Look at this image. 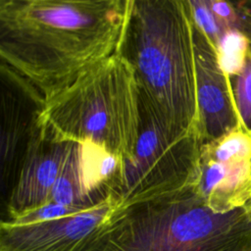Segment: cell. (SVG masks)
Wrapping results in <instances>:
<instances>
[{"instance_id":"1","label":"cell","mask_w":251,"mask_h":251,"mask_svg":"<svg viewBox=\"0 0 251 251\" xmlns=\"http://www.w3.org/2000/svg\"><path fill=\"white\" fill-rule=\"evenodd\" d=\"M134 0H0V57L36 110L122 53Z\"/></svg>"},{"instance_id":"16","label":"cell","mask_w":251,"mask_h":251,"mask_svg":"<svg viewBox=\"0 0 251 251\" xmlns=\"http://www.w3.org/2000/svg\"><path fill=\"white\" fill-rule=\"evenodd\" d=\"M246 208H247V210L250 212V214H251V199H250V201L247 203V205L245 206Z\"/></svg>"},{"instance_id":"2","label":"cell","mask_w":251,"mask_h":251,"mask_svg":"<svg viewBox=\"0 0 251 251\" xmlns=\"http://www.w3.org/2000/svg\"><path fill=\"white\" fill-rule=\"evenodd\" d=\"M123 53L134 68L141 103L170 128L201 140L187 0H134Z\"/></svg>"},{"instance_id":"8","label":"cell","mask_w":251,"mask_h":251,"mask_svg":"<svg viewBox=\"0 0 251 251\" xmlns=\"http://www.w3.org/2000/svg\"><path fill=\"white\" fill-rule=\"evenodd\" d=\"M196 95L202 144L240 127L231 79L220 68L214 43L194 25Z\"/></svg>"},{"instance_id":"11","label":"cell","mask_w":251,"mask_h":251,"mask_svg":"<svg viewBox=\"0 0 251 251\" xmlns=\"http://www.w3.org/2000/svg\"><path fill=\"white\" fill-rule=\"evenodd\" d=\"M216 49L220 68L231 78L243 71L250 53V41L243 31L232 27L223 33Z\"/></svg>"},{"instance_id":"14","label":"cell","mask_w":251,"mask_h":251,"mask_svg":"<svg viewBox=\"0 0 251 251\" xmlns=\"http://www.w3.org/2000/svg\"><path fill=\"white\" fill-rule=\"evenodd\" d=\"M194 25L217 46L226 30L213 13L209 0H187Z\"/></svg>"},{"instance_id":"13","label":"cell","mask_w":251,"mask_h":251,"mask_svg":"<svg viewBox=\"0 0 251 251\" xmlns=\"http://www.w3.org/2000/svg\"><path fill=\"white\" fill-rule=\"evenodd\" d=\"M93 207V206H92ZM91 207L80 206H66L54 202H48L34 210L25 212L17 217L8 219L7 221L13 225H32L43 222H48L70 215H74Z\"/></svg>"},{"instance_id":"12","label":"cell","mask_w":251,"mask_h":251,"mask_svg":"<svg viewBox=\"0 0 251 251\" xmlns=\"http://www.w3.org/2000/svg\"><path fill=\"white\" fill-rule=\"evenodd\" d=\"M232 90L240 126L251 135V48L243 71L236 75Z\"/></svg>"},{"instance_id":"4","label":"cell","mask_w":251,"mask_h":251,"mask_svg":"<svg viewBox=\"0 0 251 251\" xmlns=\"http://www.w3.org/2000/svg\"><path fill=\"white\" fill-rule=\"evenodd\" d=\"M33 126L56 141L99 145L124 168L133 160L141 126L132 64L123 52L101 62L35 110Z\"/></svg>"},{"instance_id":"5","label":"cell","mask_w":251,"mask_h":251,"mask_svg":"<svg viewBox=\"0 0 251 251\" xmlns=\"http://www.w3.org/2000/svg\"><path fill=\"white\" fill-rule=\"evenodd\" d=\"M141 126L133 160L114 190L120 206L135 205L192 188L202 142L170 128L140 101Z\"/></svg>"},{"instance_id":"3","label":"cell","mask_w":251,"mask_h":251,"mask_svg":"<svg viewBox=\"0 0 251 251\" xmlns=\"http://www.w3.org/2000/svg\"><path fill=\"white\" fill-rule=\"evenodd\" d=\"M75 251H251V214L210 209L188 188L120 206Z\"/></svg>"},{"instance_id":"15","label":"cell","mask_w":251,"mask_h":251,"mask_svg":"<svg viewBox=\"0 0 251 251\" xmlns=\"http://www.w3.org/2000/svg\"><path fill=\"white\" fill-rule=\"evenodd\" d=\"M209 3L216 18L226 29L235 27L239 18L235 9L229 3L217 0H209Z\"/></svg>"},{"instance_id":"6","label":"cell","mask_w":251,"mask_h":251,"mask_svg":"<svg viewBox=\"0 0 251 251\" xmlns=\"http://www.w3.org/2000/svg\"><path fill=\"white\" fill-rule=\"evenodd\" d=\"M193 190L217 213L251 199V135L241 126L200 147Z\"/></svg>"},{"instance_id":"9","label":"cell","mask_w":251,"mask_h":251,"mask_svg":"<svg viewBox=\"0 0 251 251\" xmlns=\"http://www.w3.org/2000/svg\"><path fill=\"white\" fill-rule=\"evenodd\" d=\"M70 144L42 135L32 125L23 165L8 201V219L50 202Z\"/></svg>"},{"instance_id":"7","label":"cell","mask_w":251,"mask_h":251,"mask_svg":"<svg viewBox=\"0 0 251 251\" xmlns=\"http://www.w3.org/2000/svg\"><path fill=\"white\" fill-rule=\"evenodd\" d=\"M113 191L104 201L64 218L32 224H0V251H75L110 218L118 205Z\"/></svg>"},{"instance_id":"10","label":"cell","mask_w":251,"mask_h":251,"mask_svg":"<svg viewBox=\"0 0 251 251\" xmlns=\"http://www.w3.org/2000/svg\"><path fill=\"white\" fill-rule=\"evenodd\" d=\"M108 196H102L92 189L87 176L82 145L71 142L69 152L53 186L50 202L66 206L92 207L104 201Z\"/></svg>"}]
</instances>
